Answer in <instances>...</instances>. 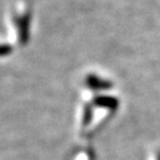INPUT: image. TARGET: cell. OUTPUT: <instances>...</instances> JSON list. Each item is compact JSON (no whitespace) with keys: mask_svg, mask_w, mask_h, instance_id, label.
I'll list each match as a JSON object with an SVG mask.
<instances>
[{"mask_svg":"<svg viewBox=\"0 0 160 160\" xmlns=\"http://www.w3.org/2000/svg\"><path fill=\"white\" fill-rule=\"evenodd\" d=\"M15 23L18 31V40L21 46H26L30 39V23L31 16L29 12H26L19 17H15Z\"/></svg>","mask_w":160,"mask_h":160,"instance_id":"obj_1","label":"cell"},{"mask_svg":"<svg viewBox=\"0 0 160 160\" xmlns=\"http://www.w3.org/2000/svg\"><path fill=\"white\" fill-rule=\"evenodd\" d=\"M87 85L92 88V89H102V88H108L110 86L108 82H106V81H103V80L99 79V78L92 75L87 77Z\"/></svg>","mask_w":160,"mask_h":160,"instance_id":"obj_2","label":"cell"},{"mask_svg":"<svg viewBox=\"0 0 160 160\" xmlns=\"http://www.w3.org/2000/svg\"><path fill=\"white\" fill-rule=\"evenodd\" d=\"M95 102L99 106H102V107H115L116 106V100L112 99V98L97 97V99L95 100Z\"/></svg>","mask_w":160,"mask_h":160,"instance_id":"obj_3","label":"cell"},{"mask_svg":"<svg viewBox=\"0 0 160 160\" xmlns=\"http://www.w3.org/2000/svg\"><path fill=\"white\" fill-rule=\"evenodd\" d=\"M13 47L9 43H1L0 45V57H7L12 52Z\"/></svg>","mask_w":160,"mask_h":160,"instance_id":"obj_4","label":"cell"},{"mask_svg":"<svg viewBox=\"0 0 160 160\" xmlns=\"http://www.w3.org/2000/svg\"><path fill=\"white\" fill-rule=\"evenodd\" d=\"M91 120V109L90 108H86L85 110V118H83V123H88Z\"/></svg>","mask_w":160,"mask_h":160,"instance_id":"obj_5","label":"cell"}]
</instances>
